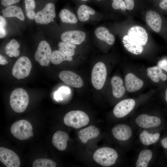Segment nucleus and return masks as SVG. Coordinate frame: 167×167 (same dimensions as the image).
Wrapping results in <instances>:
<instances>
[{
  "label": "nucleus",
  "instance_id": "1",
  "mask_svg": "<svg viewBox=\"0 0 167 167\" xmlns=\"http://www.w3.org/2000/svg\"><path fill=\"white\" fill-rule=\"evenodd\" d=\"M148 40L146 30L139 26L130 28L127 34L123 37L122 42L124 47L129 52L138 55L143 51V46L145 45Z\"/></svg>",
  "mask_w": 167,
  "mask_h": 167
},
{
  "label": "nucleus",
  "instance_id": "2",
  "mask_svg": "<svg viewBox=\"0 0 167 167\" xmlns=\"http://www.w3.org/2000/svg\"><path fill=\"white\" fill-rule=\"evenodd\" d=\"M29 103V96L27 92L23 88L15 89L10 96V104L15 112L21 113L26 109Z\"/></svg>",
  "mask_w": 167,
  "mask_h": 167
},
{
  "label": "nucleus",
  "instance_id": "3",
  "mask_svg": "<svg viewBox=\"0 0 167 167\" xmlns=\"http://www.w3.org/2000/svg\"><path fill=\"white\" fill-rule=\"evenodd\" d=\"M118 157V153L114 149L104 147L97 150L93 155L94 160L104 167H109L113 165Z\"/></svg>",
  "mask_w": 167,
  "mask_h": 167
},
{
  "label": "nucleus",
  "instance_id": "4",
  "mask_svg": "<svg viewBox=\"0 0 167 167\" xmlns=\"http://www.w3.org/2000/svg\"><path fill=\"white\" fill-rule=\"evenodd\" d=\"M63 121L66 126L78 129L87 125L89 118L84 112L80 110L71 111L64 116Z\"/></svg>",
  "mask_w": 167,
  "mask_h": 167
},
{
  "label": "nucleus",
  "instance_id": "5",
  "mask_svg": "<svg viewBox=\"0 0 167 167\" xmlns=\"http://www.w3.org/2000/svg\"><path fill=\"white\" fill-rule=\"evenodd\" d=\"M32 130V127L29 122L23 119L15 122L11 127V131L13 136L21 140L29 138Z\"/></svg>",
  "mask_w": 167,
  "mask_h": 167
},
{
  "label": "nucleus",
  "instance_id": "6",
  "mask_svg": "<svg viewBox=\"0 0 167 167\" xmlns=\"http://www.w3.org/2000/svg\"><path fill=\"white\" fill-rule=\"evenodd\" d=\"M31 68L32 64L29 58L22 56L15 62L12 69V74L14 77L19 80L28 76Z\"/></svg>",
  "mask_w": 167,
  "mask_h": 167
},
{
  "label": "nucleus",
  "instance_id": "7",
  "mask_svg": "<svg viewBox=\"0 0 167 167\" xmlns=\"http://www.w3.org/2000/svg\"><path fill=\"white\" fill-rule=\"evenodd\" d=\"M107 74V69L105 64L99 62L95 64L91 74V81L94 87L100 90L105 83Z\"/></svg>",
  "mask_w": 167,
  "mask_h": 167
},
{
  "label": "nucleus",
  "instance_id": "8",
  "mask_svg": "<svg viewBox=\"0 0 167 167\" xmlns=\"http://www.w3.org/2000/svg\"><path fill=\"white\" fill-rule=\"evenodd\" d=\"M52 51L48 43L45 41L39 44L35 55V60L42 66H48L50 62Z\"/></svg>",
  "mask_w": 167,
  "mask_h": 167
},
{
  "label": "nucleus",
  "instance_id": "9",
  "mask_svg": "<svg viewBox=\"0 0 167 167\" xmlns=\"http://www.w3.org/2000/svg\"><path fill=\"white\" fill-rule=\"evenodd\" d=\"M56 16L55 6L52 3H47L43 9L37 12L35 21L37 24H47L51 21Z\"/></svg>",
  "mask_w": 167,
  "mask_h": 167
},
{
  "label": "nucleus",
  "instance_id": "10",
  "mask_svg": "<svg viewBox=\"0 0 167 167\" xmlns=\"http://www.w3.org/2000/svg\"><path fill=\"white\" fill-rule=\"evenodd\" d=\"M0 161L7 167H19L20 161L18 155L13 151L0 148Z\"/></svg>",
  "mask_w": 167,
  "mask_h": 167
},
{
  "label": "nucleus",
  "instance_id": "11",
  "mask_svg": "<svg viewBox=\"0 0 167 167\" xmlns=\"http://www.w3.org/2000/svg\"><path fill=\"white\" fill-rule=\"evenodd\" d=\"M135 105V101L132 99L122 100L114 107L113 113L118 118H123L129 113L134 108Z\"/></svg>",
  "mask_w": 167,
  "mask_h": 167
},
{
  "label": "nucleus",
  "instance_id": "12",
  "mask_svg": "<svg viewBox=\"0 0 167 167\" xmlns=\"http://www.w3.org/2000/svg\"><path fill=\"white\" fill-rule=\"evenodd\" d=\"M59 77L65 83L75 88H80L84 84L82 78L72 71H62L59 73Z\"/></svg>",
  "mask_w": 167,
  "mask_h": 167
},
{
  "label": "nucleus",
  "instance_id": "13",
  "mask_svg": "<svg viewBox=\"0 0 167 167\" xmlns=\"http://www.w3.org/2000/svg\"><path fill=\"white\" fill-rule=\"evenodd\" d=\"M135 122L139 127L148 128L158 127L161 122L160 118L157 117L143 114L136 118Z\"/></svg>",
  "mask_w": 167,
  "mask_h": 167
},
{
  "label": "nucleus",
  "instance_id": "14",
  "mask_svg": "<svg viewBox=\"0 0 167 167\" xmlns=\"http://www.w3.org/2000/svg\"><path fill=\"white\" fill-rule=\"evenodd\" d=\"M85 33L79 30H72L65 32L61 36L63 42L74 45H79L85 40Z\"/></svg>",
  "mask_w": 167,
  "mask_h": 167
},
{
  "label": "nucleus",
  "instance_id": "15",
  "mask_svg": "<svg viewBox=\"0 0 167 167\" xmlns=\"http://www.w3.org/2000/svg\"><path fill=\"white\" fill-rule=\"evenodd\" d=\"M112 132L115 139L122 141L128 140L132 135L131 128L125 124L116 125L112 129Z\"/></svg>",
  "mask_w": 167,
  "mask_h": 167
},
{
  "label": "nucleus",
  "instance_id": "16",
  "mask_svg": "<svg viewBox=\"0 0 167 167\" xmlns=\"http://www.w3.org/2000/svg\"><path fill=\"white\" fill-rule=\"evenodd\" d=\"M125 80L126 90L130 92L139 90L143 85V81L132 73L126 75Z\"/></svg>",
  "mask_w": 167,
  "mask_h": 167
},
{
  "label": "nucleus",
  "instance_id": "17",
  "mask_svg": "<svg viewBox=\"0 0 167 167\" xmlns=\"http://www.w3.org/2000/svg\"><path fill=\"white\" fill-rule=\"evenodd\" d=\"M147 25L154 31L158 32L161 28L162 19L160 15L153 11H149L146 14Z\"/></svg>",
  "mask_w": 167,
  "mask_h": 167
},
{
  "label": "nucleus",
  "instance_id": "18",
  "mask_svg": "<svg viewBox=\"0 0 167 167\" xmlns=\"http://www.w3.org/2000/svg\"><path fill=\"white\" fill-rule=\"evenodd\" d=\"M69 138L67 133L58 131L53 135L52 143L54 146L57 149L60 151H63L66 148L67 141Z\"/></svg>",
  "mask_w": 167,
  "mask_h": 167
},
{
  "label": "nucleus",
  "instance_id": "19",
  "mask_svg": "<svg viewBox=\"0 0 167 167\" xmlns=\"http://www.w3.org/2000/svg\"><path fill=\"white\" fill-rule=\"evenodd\" d=\"M99 133L97 128L94 126H90L80 130L78 136L81 142L85 143L89 140L98 137Z\"/></svg>",
  "mask_w": 167,
  "mask_h": 167
},
{
  "label": "nucleus",
  "instance_id": "20",
  "mask_svg": "<svg viewBox=\"0 0 167 167\" xmlns=\"http://www.w3.org/2000/svg\"><path fill=\"white\" fill-rule=\"evenodd\" d=\"M111 84L112 88V93L116 98H119L124 95L126 88L123 84V81L119 76H113L111 80Z\"/></svg>",
  "mask_w": 167,
  "mask_h": 167
},
{
  "label": "nucleus",
  "instance_id": "21",
  "mask_svg": "<svg viewBox=\"0 0 167 167\" xmlns=\"http://www.w3.org/2000/svg\"><path fill=\"white\" fill-rule=\"evenodd\" d=\"M5 17H15L21 21H24L25 17L21 8L16 6H7L2 12Z\"/></svg>",
  "mask_w": 167,
  "mask_h": 167
},
{
  "label": "nucleus",
  "instance_id": "22",
  "mask_svg": "<svg viewBox=\"0 0 167 167\" xmlns=\"http://www.w3.org/2000/svg\"><path fill=\"white\" fill-rule=\"evenodd\" d=\"M95 34L98 38L109 45H113L114 43L115 39L114 36L109 33V31L105 28L101 27L97 28L95 31Z\"/></svg>",
  "mask_w": 167,
  "mask_h": 167
},
{
  "label": "nucleus",
  "instance_id": "23",
  "mask_svg": "<svg viewBox=\"0 0 167 167\" xmlns=\"http://www.w3.org/2000/svg\"><path fill=\"white\" fill-rule=\"evenodd\" d=\"M160 135L159 133L155 134L143 130L140 134L139 138L140 142L145 145H149L156 143L159 140Z\"/></svg>",
  "mask_w": 167,
  "mask_h": 167
},
{
  "label": "nucleus",
  "instance_id": "24",
  "mask_svg": "<svg viewBox=\"0 0 167 167\" xmlns=\"http://www.w3.org/2000/svg\"><path fill=\"white\" fill-rule=\"evenodd\" d=\"M152 153L149 149H144L140 152L136 163V167H146L151 160Z\"/></svg>",
  "mask_w": 167,
  "mask_h": 167
},
{
  "label": "nucleus",
  "instance_id": "25",
  "mask_svg": "<svg viewBox=\"0 0 167 167\" xmlns=\"http://www.w3.org/2000/svg\"><path fill=\"white\" fill-rule=\"evenodd\" d=\"M77 13L79 20L82 22H85L88 19L89 15H94L95 12L92 8L82 5L79 8Z\"/></svg>",
  "mask_w": 167,
  "mask_h": 167
},
{
  "label": "nucleus",
  "instance_id": "26",
  "mask_svg": "<svg viewBox=\"0 0 167 167\" xmlns=\"http://www.w3.org/2000/svg\"><path fill=\"white\" fill-rule=\"evenodd\" d=\"M19 47V43L15 39H13L6 45L5 48L6 53L10 57H17L19 54L18 49Z\"/></svg>",
  "mask_w": 167,
  "mask_h": 167
},
{
  "label": "nucleus",
  "instance_id": "27",
  "mask_svg": "<svg viewBox=\"0 0 167 167\" xmlns=\"http://www.w3.org/2000/svg\"><path fill=\"white\" fill-rule=\"evenodd\" d=\"M72 60L71 57L70 56L58 50H55L51 54L50 61L55 65H58L64 61H71Z\"/></svg>",
  "mask_w": 167,
  "mask_h": 167
},
{
  "label": "nucleus",
  "instance_id": "28",
  "mask_svg": "<svg viewBox=\"0 0 167 167\" xmlns=\"http://www.w3.org/2000/svg\"><path fill=\"white\" fill-rule=\"evenodd\" d=\"M59 16L63 23L72 24L78 22V19L75 15L67 9H64L61 10Z\"/></svg>",
  "mask_w": 167,
  "mask_h": 167
},
{
  "label": "nucleus",
  "instance_id": "29",
  "mask_svg": "<svg viewBox=\"0 0 167 167\" xmlns=\"http://www.w3.org/2000/svg\"><path fill=\"white\" fill-rule=\"evenodd\" d=\"M58 45L59 51L71 57L74 55L75 49L76 47L75 45L60 42L58 43Z\"/></svg>",
  "mask_w": 167,
  "mask_h": 167
},
{
  "label": "nucleus",
  "instance_id": "30",
  "mask_svg": "<svg viewBox=\"0 0 167 167\" xmlns=\"http://www.w3.org/2000/svg\"><path fill=\"white\" fill-rule=\"evenodd\" d=\"M25 8L26 15L30 19L35 18L36 14L34 10L36 5L34 0H25Z\"/></svg>",
  "mask_w": 167,
  "mask_h": 167
},
{
  "label": "nucleus",
  "instance_id": "31",
  "mask_svg": "<svg viewBox=\"0 0 167 167\" xmlns=\"http://www.w3.org/2000/svg\"><path fill=\"white\" fill-rule=\"evenodd\" d=\"M56 163L53 161L47 159H37L33 162V167H55Z\"/></svg>",
  "mask_w": 167,
  "mask_h": 167
},
{
  "label": "nucleus",
  "instance_id": "32",
  "mask_svg": "<svg viewBox=\"0 0 167 167\" xmlns=\"http://www.w3.org/2000/svg\"><path fill=\"white\" fill-rule=\"evenodd\" d=\"M163 70L158 66L149 67L147 69L148 72L156 74L161 81H165L167 80V75L163 72Z\"/></svg>",
  "mask_w": 167,
  "mask_h": 167
},
{
  "label": "nucleus",
  "instance_id": "33",
  "mask_svg": "<svg viewBox=\"0 0 167 167\" xmlns=\"http://www.w3.org/2000/svg\"><path fill=\"white\" fill-rule=\"evenodd\" d=\"M6 22L5 19L2 16H0V38H2L6 35L5 29Z\"/></svg>",
  "mask_w": 167,
  "mask_h": 167
},
{
  "label": "nucleus",
  "instance_id": "34",
  "mask_svg": "<svg viewBox=\"0 0 167 167\" xmlns=\"http://www.w3.org/2000/svg\"><path fill=\"white\" fill-rule=\"evenodd\" d=\"M112 6L115 10L121 9L125 10L126 8V4L123 0H115L112 3Z\"/></svg>",
  "mask_w": 167,
  "mask_h": 167
},
{
  "label": "nucleus",
  "instance_id": "35",
  "mask_svg": "<svg viewBox=\"0 0 167 167\" xmlns=\"http://www.w3.org/2000/svg\"><path fill=\"white\" fill-rule=\"evenodd\" d=\"M157 65L167 72V59L164 58L159 61L157 63Z\"/></svg>",
  "mask_w": 167,
  "mask_h": 167
},
{
  "label": "nucleus",
  "instance_id": "36",
  "mask_svg": "<svg viewBox=\"0 0 167 167\" xmlns=\"http://www.w3.org/2000/svg\"><path fill=\"white\" fill-rule=\"evenodd\" d=\"M20 0H2L1 4L5 6H8L18 2Z\"/></svg>",
  "mask_w": 167,
  "mask_h": 167
},
{
  "label": "nucleus",
  "instance_id": "37",
  "mask_svg": "<svg viewBox=\"0 0 167 167\" xmlns=\"http://www.w3.org/2000/svg\"><path fill=\"white\" fill-rule=\"evenodd\" d=\"M147 75L151 80L155 83H158L160 80L158 76L156 74L148 72Z\"/></svg>",
  "mask_w": 167,
  "mask_h": 167
},
{
  "label": "nucleus",
  "instance_id": "38",
  "mask_svg": "<svg viewBox=\"0 0 167 167\" xmlns=\"http://www.w3.org/2000/svg\"><path fill=\"white\" fill-rule=\"evenodd\" d=\"M126 4V9L131 10L134 8V0H124Z\"/></svg>",
  "mask_w": 167,
  "mask_h": 167
},
{
  "label": "nucleus",
  "instance_id": "39",
  "mask_svg": "<svg viewBox=\"0 0 167 167\" xmlns=\"http://www.w3.org/2000/svg\"><path fill=\"white\" fill-rule=\"evenodd\" d=\"M159 6L163 10H167V0H163L160 3Z\"/></svg>",
  "mask_w": 167,
  "mask_h": 167
},
{
  "label": "nucleus",
  "instance_id": "40",
  "mask_svg": "<svg viewBox=\"0 0 167 167\" xmlns=\"http://www.w3.org/2000/svg\"><path fill=\"white\" fill-rule=\"evenodd\" d=\"M161 143L164 148L167 149V137L162 139L161 141Z\"/></svg>",
  "mask_w": 167,
  "mask_h": 167
},
{
  "label": "nucleus",
  "instance_id": "41",
  "mask_svg": "<svg viewBox=\"0 0 167 167\" xmlns=\"http://www.w3.org/2000/svg\"><path fill=\"white\" fill-rule=\"evenodd\" d=\"M0 64L4 65L7 64L8 63V61L6 60V59L1 55H0Z\"/></svg>",
  "mask_w": 167,
  "mask_h": 167
},
{
  "label": "nucleus",
  "instance_id": "42",
  "mask_svg": "<svg viewBox=\"0 0 167 167\" xmlns=\"http://www.w3.org/2000/svg\"><path fill=\"white\" fill-rule=\"evenodd\" d=\"M164 95L165 100L167 102V88H166L165 90Z\"/></svg>",
  "mask_w": 167,
  "mask_h": 167
},
{
  "label": "nucleus",
  "instance_id": "43",
  "mask_svg": "<svg viewBox=\"0 0 167 167\" xmlns=\"http://www.w3.org/2000/svg\"><path fill=\"white\" fill-rule=\"evenodd\" d=\"M33 133L32 132L31 133V137H32L33 136Z\"/></svg>",
  "mask_w": 167,
  "mask_h": 167
},
{
  "label": "nucleus",
  "instance_id": "44",
  "mask_svg": "<svg viewBox=\"0 0 167 167\" xmlns=\"http://www.w3.org/2000/svg\"><path fill=\"white\" fill-rule=\"evenodd\" d=\"M81 1H88V0H81Z\"/></svg>",
  "mask_w": 167,
  "mask_h": 167
},
{
  "label": "nucleus",
  "instance_id": "45",
  "mask_svg": "<svg viewBox=\"0 0 167 167\" xmlns=\"http://www.w3.org/2000/svg\"><path fill=\"white\" fill-rule=\"evenodd\" d=\"M98 0V1H100V0Z\"/></svg>",
  "mask_w": 167,
  "mask_h": 167
},
{
  "label": "nucleus",
  "instance_id": "46",
  "mask_svg": "<svg viewBox=\"0 0 167 167\" xmlns=\"http://www.w3.org/2000/svg\"><path fill=\"white\" fill-rule=\"evenodd\" d=\"M113 0V1H114L115 0Z\"/></svg>",
  "mask_w": 167,
  "mask_h": 167
}]
</instances>
